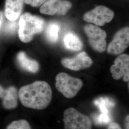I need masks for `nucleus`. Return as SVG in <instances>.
Masks as SVG:
<instances>
[{
    "label": "nucleus",
    "instance_id": "nucleus-1",
    "mask_svg": "<svg viewBox=\"0 0 129 129\" xmlns=\"http://www.w3.org/2000/svg\"><path fill=\"white\" fill-rule=\"evenodd\" d=\"M19 98L23 106L35 110L46 109L52 100L50 85L44 81H37L20 88Z\"/></svg>",
    "mask_w": 129,
    "mask_h": 129
},
{
    "label": "nucleus",
    "instance_id": "nucleus-2",
    "mask_svg": "<svg viewBox=\"0 0 129 129\" xmlns=\"http://www.w3.org/2000/svg\"><path fill=\"white\" fill-rule=\"evenodd\" d=\"M45 26L43 19L29 13L22 14L19 21L18 36L23 43L31 41L35 35L42 32Z\"/></svg>",
    "mask_w": 129,
    "mask_h": 129
},
{
    "label": "nucleus",
    "instance_id": "nucleus-3",
    "mask_svg": "<svg viewBox=\"0 0 129 129\" xmlns=\"http://www.w3.org/2000/svg\"><path fill=\"white\" fill-rule=\"evenodd\" d=\"M82 86L81 80L73 78L66 73H60L55 77V87L59 92L68 99L75 97Z\"/></svg>",
    "mask_w": 129,
    "mask_h": 129
},
{
    "label": "nucleus",
    "instance_id": "nucleus-4",
    "mask_svg": "<svg viewBox=\"0 0 129 129\" xmlns=\"http://www.w3.org/2000/svg\"><path fill=\"white\" fill-rule=\"evenodd\" d=\"M63 118L64 129H92L91 119L73 108L64 111Z\"/></svg>",
    "mask_w": 129,
    "mask_h": 129
},
{
    "label": "nucleus",
    "instance_id": "nucleus-5",
    "mask_svg": "<svg viewBox=\"0 0 129 129\" xmlns=\"http://www.w3.org/2000/svg\"><path fill=\"white\" fill-rule=\"evenodd\" d=\"M84 30L88 38L90 45L95 50L103 52L106 50L107 34L105 31L92 24L85 25Z\"/></svg>",
    "mask_w": 129,
    "mask_h": 129
},
{
    "label": "nucleus",
    "instance_id": "nucleus-6",
    "mask_svg": "<svg viewBox=\"0 0 129 129\" xmlns=\"http://www.w3.org/2000/svg\"><path fill=\"white\" fill-rule=\"evenodd\" d=\"M114 16V12L105 6L100 5L85 13L84 20L97 26H103L110 22Z\"/></svg>",
    "mask_w": 129,
    "mask_h": 129
},
{
    "label": "nucleus",
    "instance_id": "nucleus-7",
    "mask_svg": "<svg viewBox=\"0 0 129 129\" xmlns=\"http://www.w3.org/2000/svg\"><path fill=\"white\" fill-rule=\"evenodd\" d=\"M72 5L67 0H46L40 8V12L49 15H64L71 9Z\"/></svg>",
    "mask_w": 129,
    "mask_h": 129
},
{
    "label": "nucleus",
    "instance_id": "nucleus-8",
    "mask_svg": "<svg viewBox=\"0 0 129 129\" xmlns=\"http://www.w3.org/2000/svg\"><path fill=\"white\" fill-rule=\"evenodd\" d=\"M129 28L125 27L116 34L108 46L107 51L112 55H119L124 51L129 46Z\"/></svg>",
    "mask_w": 129,
    "mask_h": 129
},
{
    "label": "nucleus",
    "instance_id": "nucleus-9",
    "mask_svg": "<svg viewBox=\"0 0 129 129\" xmlns=\"http://www.w3.org/2000/svg\"><path fill=\"white\" fill-rule=\"evenodd\" d=\"M111 72L112 77L115 80L123 78L125 82L129 80V56L126 54L119 55L111 66Z\"/></svg>",
    "mask_w": 129,
    "mask_h": 129
},
{
    "label": "nucleus",
    "instance_id": "nucleus-10",
    "mask_svg": "<svg viewBox=\"0 0 129 129\" xmlns=\"http://www.w3.org/2000/svg\"><path fill=\"white\" fill-rule=\"evenodd\" d=\"M62 65L67 69L74 71L87 69L93 62L85 52H82L72 58H64L61 60Z\"/></svg>",
    "mask_w": 129,
    "mask_h": 129
},
{
    "label": "nucleus",
    "instance_id": "nucleus-11",
    "mask_svg": "<svg viewBox=\"0 0 129 129\" xmlns=\"http://www.w3.org/2000/svg\"><path fill=\"white\" fill-rule=\"evenodd\" d=\"M18 91L14 86L5 88L0 85V99L3 100V105L6 110H12L18 106Z\"/></svg>",
    "mask_w": 129,
    "mask_h": 129
},
{
    "label": "nucleus",
    "instance_id": "nucleus-12",
    "mask_svg": "<svg viewBox=\"0 0 129 129\" xmlns=\"http://www.w3.org/2000/svg\"><path fill=\"white\" fill-rule=\"evenodd\" d=\"M24 0H6L5 14L10 21H16L22 14Z\"/></svg>",
    "mask_w": 129,
    "mask_h": 129
},
{
    "label": "nucleus",
    "instance_id": "nucleus-13",
    "mask_svg": "<svg viewBox=\"0 0 129 129\" xmlns=\"http://www.w3.org/2000/svg\"><path fill=\"white\" fill-rule=\"evenodd\" d=\"M17 61L20 67L26 71L35 73L39 70V64L37 61L29 58L23 52H20L17 54Z\"/></svg>",
    "mask_w": 129,
    "mask_h": 129
},
{
    "label": "nucleus",
    "instance_id": "nucleus-14",
    "mask_svg": "<svg viewBox=\"0 0 129 129\" xmlns=\"http://www.w3.org/2000/svg\"><path fill=\"white\" fill-rule=\"evenodd\" d=\"M64 43L65 47L72 51H80L83 47V44L79 37L73 33H69L66 35Z\"/></svg>",
    "mask_w": 129,
    "mask_h": 129
},
{
    "label": "nucleus",
    "instance_id": "nucleus-15",
    "mask_svg": "<svg viewBox=\"0 0 129 129\" xmlns=\"http://www.w3.org/2000/svg\"><path fill=\"white\" fill-rule=\"evenodd\" d=\"M94 104L98 107L101 112L109 114L111 109L115 106V102L108 97H100L94 101Z\"/></svg>",
    "mask_w": 129,
    "mask_h": 129
},
{
    "label": "nucleus",
    "instance_id": "nucleus-16",
    "mask_svg": "<svg viewBox=\"0 0 129 129\" xmlns=\"http://www.w3.org/2000/svg\"><path fill=\"white\" fill-rule=\"evenodd\" d=\"M59 29L60 26L58 23L55 22L49 23L46 30V37L48 41L52 43L57 41Z\"/></svg>",
    "mask_w": 129,
    "mask_h": 129
},
{
    "label": "nucleus",
    "instance_id": "nucleus-17",
    "mask_svg": "<svg viewBox=\"0 0 129 129\" xmlns=\"http://www.w3.org/2000/svg\"><path fill=\"white\" fill-rule=\"evenodd\" d=\"M93 117L94 123L98 125H103L111 123V118L110 114L101 112L99 114L94 115Z\"/></svg>",
    "mask_w": 129,
    "mask_h": 129
},
{
    "label": "nucleus",
    "instance_id": "nucleus-18",
    "mask_svg": "<svg viewBox=\"0 0 129 129\" xmlns=\"http://www.w3.org/2000/svg\"><path fill=\"white\" fill-rule=\"evenodd\" d=\"M6 129H32L27 120H14L8 125Z\"/></svg>",
    "mask_w": 129,
    "mask_h": 129
},
{
    "label": "nucleus",
    "instance_id": "nucleus-19",
    "mask_svg": "<svg viewBox=\"0 0 129 129\" xmlns=\"http://www.w3.org/2000/svg\"><path fill=\"white\" fill-rule=\"evenodd\" d=\"M17 28V23L16 21H10L6 23L5 25L4 31L8 34H13L16 31Z\"/></svg>",
    "mask_w": 129,
    "mask_h": 129
},
{
    "label": "nucleus",
    "instance_id": "nucleus-20",
    "mask_svg": "<svg viewBox=\"0 0 129 129\" xmlns=\"http://www.w3.org/2000/svg\"><path fill=\"white\" fill-rule=\"evenodd\" d=\"M46 0H24L27 5H30L34 7H37L43 5Z\"/></svg>",
    "mask_w": 129,
    "mask_h": 129
},
{
    "label": "nucleus",
    "instance_id": "nucleus-21",
    "mask_svg": "<svg viewBox=\"0 0 129 129\" xmlns=\"http://www.w3.org/2000/svg\"><path fill=\"white\" fill-rule=\"evenodd\" d=\"M107 129H122L120 126L117 122H112L110 123Z\"/></svg>",
    "mask_w": 129,
    "mask_h": 129
},
{
    "label": "nucleus",
    "instance_id": "nucleus-22",
    "mask_svg": "<svg viewBox=\"0 0 129 129\" xmlns=\"http://www.w3.org/2000/svg\"><path fill=\"white\" fill-rule=\"evenodd\" d=\"M4 19V13L2 11H0V28L2 27Z\"/></svg>",
    "mask_w": 129,
    "mask_h": 129
},
{
    "label": "nucleus",
    "instance_id": "nucleus-23",
    "mask_svg": "<svg viewBox=\"0 0 129 129\" xmlns=\"http://www.w3.org/2000/svg\"><path fill=\"white\" fill-rule=\"evenodd\" d=\"M129 115H128L126 117L125 121V126L126 129H129Z\"/></svg>",
    "mask_w": 129,
    "mask_h": 129
}]
</instances>
